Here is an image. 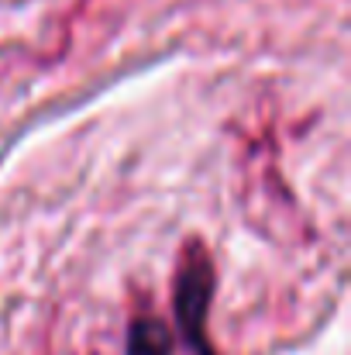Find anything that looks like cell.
Returning <instances> with one entry per match:
<instances>
[{"label":"cell","mask_w":351,"mask_h":355,"mask_svg":"<svg viewBox=\"0 0 351 355\" xmlns=\"http://www.w3.org/2000/svg\"><path fill=\"white\" fill-rule=\"evenodd\" d=\"M210 297H214V266H210L207 252L200 245H193L190 255H183V266H179L176 314H179V324H183L186 338L197 349H204V324H207Z\"/></svg>","instance_id":"6da1fadb"},{"label":"cell","mask_w":351,"mask_h":355,"mask_svg":"<svg viewBox=\"0 0 351 355\" xmlns=\"http://www.w3.org/2000/svg\"><path fill=\"white\" fill-rule=\"evenodd\" d=\"M127 349H131V355H169L172 338H169L165 324L145 318V321H138V324L131 328V342H127Z\"/></svg>","instance_id":"7a4b0ae2"}]
</instances>
